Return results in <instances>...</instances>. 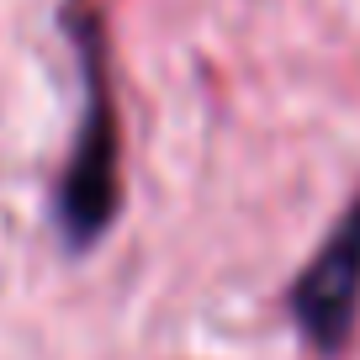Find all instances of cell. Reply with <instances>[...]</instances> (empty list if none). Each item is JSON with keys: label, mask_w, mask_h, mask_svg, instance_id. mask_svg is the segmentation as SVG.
I'll use <instances>...</instances> for the list:
<instances>
[{"label": "cell", "mask_w": 360, "mask_h": 360, "mask_svg": "<svg viewBox=\"0 0 360 360\" xmlns=\"http://www.w3.org/2000/svg\"><path fill=\"white\" fill-rule=\"evenodd\" d=\"M85 75H90V112H85V127H79L75 159H69L64 191H58V217H64L69 244H90L96 233H106V223L117 217V196H122V175H117V117H112V101H106L96 37H85Z\"/></svg>", "instance_id": "cell-1"}, {"label": "cell", "mask_w": 360, "mask_h": 360, "mask_svg": "<svg viewBox=\"0 0 360 360\" xmlns=\"http://www.w3.org/2000/svg\"><path fill=\"white\" fill-rule=\"evenodd\" d=\"M292 313L318 349H339L360 313V196L292 286Z\"/></svg>", "instance_id": "cell-2"}]
</instances>
